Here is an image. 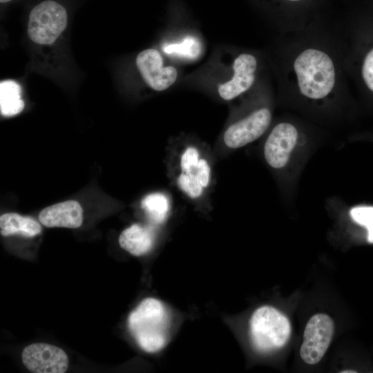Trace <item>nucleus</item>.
Masks as SVG:
<instances>
[{"label": "nucleus", "instance_id": "obj_1", "mask_svg": "<svg viewBox=\"0 0 373 373\" xmlns=\"http://www.w3.org/2000/svg\"><path fill=\"white\" fill-rule=\"evenodd\" d=\"M344 57L343 29L310 23L281 35L275 60L280 94L312 111H332L350 94Z\"/></svg>", "mask_w": 373, "mask_h": 373}, {"label": "nucleus", "instance_id": "obj_2", "mask_svg": "<svg viewBox=\"0 0 373 373\" xmlns=\"http://www.w3.org/2000/svg\"><path fill=\"white\" fill-rule=\"evenodd\" d=\"M343 32L344 65L351 86L373 99V17L353 20Z\"/></svg>", "mask_w": 373, "mask_h": 373}, {"label": "nucleus", "instance_id": "obj_3", "mask_svg": "<svg viewBox=\"0 0 373 373\" xmlns=\"http://www.w3.org/2000/svg\"><path fill=\"white\" fill-rule=\"evenodd\" d=\"M128 323L131 334L145 352H157L166 345L169 315L157 299L143 300L130 314Z\"/></svg>", "mask_w": 373, "mask_h": 373}, {"label": "nucleus", "instance_id": "obj_4", "mask_svg": "<svg viewBox=\"0 0 373 373\" xmlns=\"http://www.w3.org/2000/svg\"><path fill=\"white\" fill-rule=\"evenodd\" d=\"M249 332L254 348L260 353H269L287 343L291 335V325L277 309L265 305L252 314Z\"/></svg>", "mask_w": 373, "mask_h": 373}, {"label": "nucleus", "instance_id": "obj_5", "mask_svg": "<svg viewBox=\"0 0 373 373\" xmlns=\"http://www.w3.org/2000/svg\"><path fill=\"white\" fill-rule=\"evenodd\" d=\"M176 184L191 199L200 198L211 181V167L200 149L193 145L185 147L179 157Z\"/></svg>", "mask_w": 373, "mask_h": 373}, {"label": "nucleus", "instance_id": "obj_6", "mask_svg": "<svg viewBox=\"0 0 373 373\" xmlns=\"http://www.w3.org/2000/svg\"><path fill=\"white\" fill-rule=\"evenodd\" d=\"M67 21V12L61 4L44 1L30 12L28 36L37 44H52L66 28Z\"/></svg>", "mask_w": 373, "mask_h": 373}, {"label": "nucleus", "instance_id": "obj_7", "mask_svg": "<svg viewBox=\"0 0 373 373\" xmlns=\"http://www.w3.org/2000/svg\"><path fill=\"white\" fill-rule=\"evenodd\" d=\"M271 122L272 111L269 106L255 108L226 128L222 142L229 149L242 148L260 138Z\"/></svg>", "mask_w": 373, "mask_h": 373}, {"label": "nucleus", "instance_id": "obj_8", "mask_svg": "<svg viewBox=\"0 0 373 373\" xmlns=\"http://www.w3.org/2000/svg\"><path fill=\"white\" fill-rule=\"evenodd\" d=\"M301 137L302 132L296 123L289 120L276 123L264 144L263 154L267 164L277 170L287 166Z\"/></svg>", "mask_w": 373, "mask_h": 373}, {"label": "nucleus", "instance_id": "obj_9", "mask_svg": "<svg viewBox=\"0 0 373 373\" xmlns=\"http://www.w3.org/2000/svg\"><path fill=\"white\" fill-rule=\"evenodd\" d=\"M334 332L333 320L325 314L314 315L308 321L303 334L300 354L309 365L318 363L323 357Z\"/></svg>", "mask_w": 373, "mask_h": 373}, {"label": "nucleus", "instance_id": "obj_10", "mask_svg": "<svg viewBox=\"0 0 373 373\" xmlns=\"http://www.w3.org/2000/svg\"><path fill=\"white\" fill-rule=\"evenodd\" d=\"M232 69L231 78L218 88L220 97L226 101L239 97L253 87L259 69L258 59L253 53L241 52L234 59Z\"/></svg>", "mask_w": 373, "mask_h": 373}, {"label": "nucleus", "instance_id": "obj_11", "mask_svg": "<svg viewBox=\"0 0 373 373\" xmlns=\"http://www.w3.org/2000/svg\"><path fill=\"white\" fill-rule=\"evenodd\" d=\"M21 359L25 367L34 373H64L68 367V358L60 347L44 343L26 346Z\"/></svg>", "mask_w": 373, "mask_h": 373}, {"label": "nucleus", "instance_id": "obj_12", "mask_svg": "<svg viewBox=\"0 0 373 373\" xmlns=\"http://www.w3.org/2000/svg\"><path fill=\"white\" fill-rule=\"evenodd\" d=\"M135 63L145 83L156 91L166 90L176 81L177 70L173 66H164L162 57L156 49L141 51Z\"/></svg>", "mask_w": 373, "mask_h": 373}, {"label": "nucleus", "instance_id": "obj_13", "mask_svg": "<svg viewBox=\"0 0 373 373\" xmlns=\"http://www.w3.org/2000/svg\"><path fill=\"white\" fill-rule=\"evenodd\" d=\"M39 220L47 227L76 229L82 224L83 209L77 201L67 200L42 209Z\"/></svg>", "mask_w": 373, "mask_h": 373}, {"label": "nucleus", "instance_id": "obj_14", "mask_svg": "<svg viewBox=\"0 0 373 373\" xmlns=\"http://www.w3.org/2000/svg\"><path fill=\"white\" fill-rule=\"evenodd\" d=\"M154 241L155 233L152 227L140 224H132L119 236L120 247L135 256L147 254L152 249Z\"/></svg>", "mask_w": 373, "mask_h": 373}, {"label": "nucleus", "instance_id": "obj_15", "mask_svg": "<svg viewBox=\"0 0 373 373\" xmlns=\"http://www.w3.org/2000/svg\"><path fill=\"white\" fill-rule=\"evenodd\" d=\"M39 223L30 216L16 213H7L0 217V233L3 236L19 234L30 238L40 233Z\"/></svg>", "mask_w": 373, "mask_h": 373}, {"label": "nucleus", "instance_id": "obj_16", "mask_svg": "<svg viewBox=\"0 0 373 373\" xmlns=\"http://www.w3.org/2000/svg\"><path fill=\"white\" fill-rule=\"evenodd\" d=\"M24 102L21 99V87L15 81L0 83V110L3 116L11 117L21 113Z\"/></svg>", "mask_w": 373, "mask_h": 373}, {"label": "nucleus", "instance_id": "obj_17", "mask_svg": "<svg viewBox=\"0 0 373 373\" xmlns=\"http://www.w3.org/2000/svg\"><path fill=\"white\" fill-rule=\"evenodd\" d=\"M169 198L163 193H152L141 201V207L150 222L155 225L163 223L166 219L171 205Z\"/></svg>", "mask_w": 373, "mask_h": 373}, {"label": "nucleus", "instance_id": "obj_18", "mask_svg": "<svg viewBox=\"0 0 373 373\" xmlns=\"http://www.w3.org/2000/svg\"><path fill=\"white\" fill-rule=\"evenodd\" d=\"M350 214L354 222L366 227L367 240L373 243V207H356L350 210Z\"/></svg>", "mask_w": 373, "mask_h": 373}, {"label": "nucleus", "instance_id": "obj_19", "mask_svg": "<svg viewBox=\"0 0 373 373\" xmlns=\"http://www.w3.org/2000/svg\"><path fill=\"white\" fill-rule=\"evenodd\" d=\"M167 53H175L188 57H195L200 50L197 41L193 38H186L179 44L170 45L165 47Z\"/></svg>", "mask_w": 373, "mask_h": 373}, {"label": "nucleus", "instance_id": "obj_20", "mask_svg": "<svg viewBox=\"0 0 373 373\" xmlns=\"http://www.w3.org/2000/svg\"><path fill=\"white\" fill-rule=\"evenodd\" d=\"M284 1L287 2H291V3H298V2H302L304 0H284Z\"/></svg>", "mask_w": 373, "mask_h": 373}, {"label": "nucleus", "instance_id": "obj_21", "mask_svg": "<svg viewBox=\"0 0 373 373\" xmlns=\"http://www.w3.org/2000/svg\"><path fill=\"white\" fill-rule=\"evenodd\" d=\"M341 372L343 373H349V372H356V371H354V370H346V371H342Z\"/></svg>", "mask_w": 373, "mask_h": 373}, {"label": "nucleus", "instance_id": "obj_22", "mask_svg": "<svg viewBox=\"0 0 373 373\" xmlns=\"http://www.w3.org/2000/svg\"><path fill=\"white\" fill-rule=\"evenodd\" d=\"M11 0H0V2L1 3H6V2H8V1H10Z\"/></svg>", "mask_w": 373, "mask_h": 373}]
</instances>
